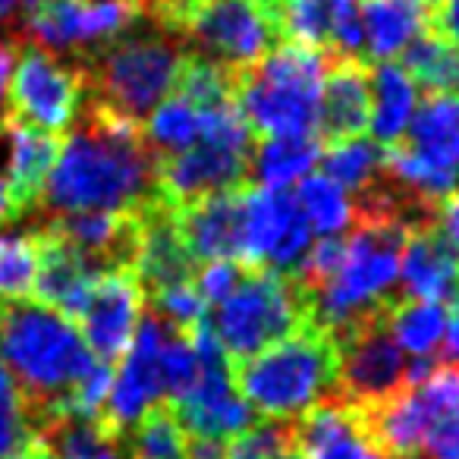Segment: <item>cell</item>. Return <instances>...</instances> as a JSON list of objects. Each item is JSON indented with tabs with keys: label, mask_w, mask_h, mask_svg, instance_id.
<instances>
[{
	"label": "cell",
	"mask_w": 459,
	"mask_h": 459,
	"mask_svg": "<svg viewBox=\"0 0 459 459\" xmlns=\"http://www.w3.org/2000/svg\"><path fill=\"white\" fill-rule=\"evenodd\" d=\"M76 120V129L60 142L39 208L48 211V217L73 211H126L152 198L154 154L142 123L95 98H82Z\"/></svg>",
	"instance_id": "obj_1"
},
{
	"label": "cell",
	"mask_w": 459,
	"mask_h": 459,
	"mask_svg": "<svg viewBox=\"0 0 459 459\" xmlns=\"http://www.w3.org/2000/svg\"><path fill=\"white\" fill-rule=\"evenodd\" d=\"M0 362L20 384L32 431L45 434L66 419V400L98 359L73 318L39 299H13L0 302Z\"/></svg>",
	"instance_id": "obj_2"
},
{
	"label": "cell",
	"mask_w": 459,
	"mask_h": 459,
	"mask_svg": "<svg viewBox=\"0 0 459 459\" xmlns=\"http://www.w3.org/2000/svg\"><path fill=\"white\" fill-rule=\"evenodd\" d=\"M337 371V340L321 325H308L243 362H230L233 387L264 419H299L333 394Z\"/></svg>",
	"instance_id": "obj_3"
},
{
	"label": "cell",
	"mask_w": 459,
	"mask_h": 459,
	"mask_svg": "<svg viewBox=\"0 0 459 459\" xmlns=\"http://www.w3.org/2000/svg\"><path fill=\"white\" fill-rule=\"evenodd\" d=\"M148 26V32L126 29L108 45L76 54L82 98H95L142 126L148 114L173 91L179 60L189 51L183 39L164 32L154 22Z\"/></svg>",
	"instance_id": "obj_4"
},
{
	"label": "cell",
	"mask_w": 459,
	"mask_h": 459,
	"mask_svg": "<svg viewBox=\"0 0 459 459\" xmlns=\"http://www.w3.org/2000/svg\"><path fill=\"white\" fill-rule=\"evenodd\" d=\"M327 54L277 41L258 64L237 73V104L258 139L318 135Z\"/></svg>",
	"instance_id": "obj_5"
},
{
	"label": "cell",
	"mask_w": 459,
	"mask_h": 459,
	"mask_svg": "<svg viewBox=\"0 0 459 459\" xmlns=\"http://www.w3.org/2000/svg\"><path fill=\"white\" fill-rule=\"evenodd\" d=\"M211 321L230 362H243L293 333L306 331L315 321L312 290L296 274L271 268H249L237 290L214 306Z\"/></svg>",
	"instance_id": "obj_6"
},
{
	"label": "cell",
	"mask_w": 459,
	"mask_h": 459,
	"mask_svg": "<svg viewBox=\"0 0 459 459\" xmlns=\"http://www.w3.org/2000/svg\"><path fill=\"white\" fill-rule=\"evenodd\" d=\"M179 39L202 57L239 73L283 41L277 0H186Z\"/></svg>",
	"instance_id": "obj_7"
},
{
	"label": "cell",
	"mask_w": 459,
	"mask_h": 459,
	"mask_svg": "<svg viewBox=\"0 0 459 459\" xmlns=\"http://www.w3.org/2000/svg\"><path fill=\"white\" fill-rule=\"evenodd\" d=\"M82 104V73L76 64H60V57L35 41H20L16 64L10 73L7 114L48 129L54 135L70 133Z\"/></svg>",
	"instance_id": "obj_8"
},
{
	"label": "cell",
	"mask_w": 459,
	"mask_h": 459,
	"mask_svg": "<svg viewBox=\"0 0 459 459\" xmlns=\"http://www.w3.org/2000/svg\"><path fill=\"white\" fill-rule=\"evenodd\" d=\"M394 299V296H390ZM387 299V302H390ZM384 302L375 315L362 318L359 325L337 331L340 350V371H337V387H333V400L350 403V406H377V403L390 400L406 387V356L394 343L384 325Z\"/></svg>",
	"instance_id": "obj_9"
},
{
	"label": "cell",
	"mask_w": 459,
	"mask_h": 459,
	"mask_svg": "<svg viewBox=\"0 0 459 459\" xmlns=\"http://www.w3.org/2000/svg\"><path fill=\"white\" fill-rule=\"evenodd\" d=\"M167 321L154 315L145 302V312L135 327L129 352L120 359V371H114L108 403L95 419V428L108 440H123L126 428L145 412L152 403L160 400V343H164Z\"/></svg>",
	"instance_id": "obj_10"
},
{
	"label": "cell",
	"mask_w": 459,
	"mask_h": 459,
	"mask_svg": "<svg viewBox=\"0 0 459 459\" xmlns=\"http://www.w3.org/2000/svg\"><path fill=\"white\" fill-rule=\"evenodd\" d=\"M145 312V290L133 268H114L98 274L76 327L98 362L120 365Z\"/></svg>",
	"instance_id": "obj_11"
},
{
	"label": "cell",
	"mask_w": 459,
	"mask_h": 459,
	"mask_svg": "<svg viewBox=\"0 0 459 459\" xmlns=\"http://www.w3.org/2000/svg\"><path fill=\"white\" fill-rule=\"evenodd\" d=\"M277 20L283 41L337 57L368 60L359 0H277Z\"/></svg>",
	"instance_id": "obj_12"
},
{
	"label": "cell",
	"mask_w": 459,
	"mask_h": 459,
	"mask_svg": "<svg viewBox=\"0 0 459 459\" xmlns=\"http://www.w3.org/2000/svg\"><path fill=\"white\" fill-rule=\"evenodd\" d=\"M246 186L211 192L198 202L177 208V227L186 252L195 264L217 262V258H237L243 262V208Z\"/></svg>",
	"instance_id": "obj_13"
},
{
	"label": "cell",
	"mask_w": 459,
	"mask_h": 459,
	"mask_svg": "<svg viewBox=\"0 0 459 459\" xmlns=\"http://www.w3.org/2000/svg\"><path fill=\"white\" fill-rule=\"evenodd\" d=\"M371 64L362 57L327 54V73L321 85V145L359 139L371 129Z\"/></svg>",
	"instance_id": "obj_14"
},
{
	"label": "cell",
	"mask_w": 459,
	"mask_h": 459,
	"mask_svg": "<svg viewBox=\"0 0 459 459\" xmlns=\"http://www.w3.org/2000/svg\"><path fill=\"white\" fill-rule=\"evenodd\" d=\"M293 428L306 459H387L365 428L362 412L333 396L306 409L293 419Z\"/></svg>",
	"instance_id": "obj_15"
},
{
	"label": "cell",
	"mask_w": 459,
	"mask_h": 459,
	"mask_svg": "<svg viewBox=\"0 0 459 459\" xmlns=\"http://www.w3.org/2000/svg\"><path fill=\"white\" fill-rule=\"evenodd\" d=\"M0 129H4V142L10 148L7 164H4L10 198H13L16 217H26L39 208L41 192H45V183L51 177V167L57 160L60 139L64 135L39 129L13 114L4 117Z\"/></svg>",
	"instance_id": "obj_16"
},
{
	"label": "cell",
	"mask_w": 459,
	"mask_h": 459,
	"mask_svg": "<svg viewBox=\"0 0 459 459\" xmlns=\"http://www.w3.org/2000/svg\"><path fill=\"white\" fill-rule=\"evenodd\" d=\"M35 239H39V274H35L32 290L35 299L76 321L89 302L98 274H104V271H98L82 252L48 233L45 227L35 230Z\"/></svg>",
	"instance_id": "obj_17"
},
{
	"label": "cell",
	"mask_w": 459,
	"mask_h": 459,
	"mask_svg": "<svg viewBox=\"0 0 459 459\" xmlns=\"http://www.w3.org/2000/svg\"><path fill=\"white\" fill-rule=\"evenodd\" d=\"M400 296L453 306L459 290V255L437 223L412 230L400 262Z\"/></svg>",
	"instance_id": "obj_18"
},
{
	"label": "cell",
	"mask_w": 459,
	"mask_h": 459,
	"mask_svg": "<svg viewBox=\"0 0 459 459\" xmlns=\"http://www.w3.org/2000/svg\"><path fill=\"white\" fill-rule=\"evenodd\" d=\"M412 390L425 415V437L412 459H459V365L437 362Z\"/></svg>",
	"instance_id": "obj_19"
},
{
	"label": "cell",
	"mask_w": 459,
	"mask_h": 459,
	"mask_svg": "<svg viewBox=\"0 0 459 459\" xmlns=\"http://www.w3.org/2000/svg\"><path fill=\"white\" fill-rule=\"evenodd\" d=\"M403 142L428 164L459 173V91H434L421 98Z\"/></svg>",
	"instance_id": "obj_20"
},
{
	"label": "cell",
	"mask_w": 459,
	"mask_h": 459,
	"mask_svg": "<svg viewBox=\"0 0 459 459\" xmlns=\"http://www.w3.org/2000/svg\"><path fill=\"white\" fill-rule=\"evenodd\" d=\"M365 57L396 60L403 48L428 29V0H359Z\"/></svg>",
	"instance_id": "obj_21"
},
{
	"label": "cell",
	"mask_w": 459,
	"mask_h": 459,
	"mask_svg": "<svg viewBox=\"0 0 459 459\" xmlns=\"http://www.w3.org/2000/svg\"><path fill=\"white\" fill-rule=\"evenodd\" d=\"M371 129L377 145H390V142L403 139L409 120L415 114V82L406 76L396 60H381L371 66Z\"/></svg>",
	"instance_id": "obj_22"
},
{
	"label": "cell",
	"mask_w": 459,
	"mask_h": 459,
	"mask_svg": "<svg viewBox=\"0 0 459 459\" xmlns=\"http://www.w3.org/2000/svg\"><path fill=\"white\" fill-rule=\"evenodd\" d=\"M384 325H387V333L403 352L431 356L440 346V340H444L446 306L396 293L384 308Z\"/></svg>",
	"instance_id": "obj_23"
},
{
	"label": "cell",
	"mask_w": 459,
	"mask_h": 459,
	"mask_svg": "<svg viewBox=\"0 0 459 459\" xmlns=\"http://www.w3.org/2000/svg\"><path fill=\"white\" fill-rule=\"evenodd\" d=\"M321 158L318 135H293V139H264L252 160V183L268 189H287L296 179L308 177Z\"/></svg>",
	"instance_id": "obj_24"
},
{
	"label": "cell",
	"mask_w": 459,
	"mask_h": 459,
	"mask_svg": "<svg viewBox=\"0 0 459 459\" xmlns=\"http://www.w3.org/2000/svg\"><path fill=\"white\" fill-rule=\"evenodd\" d=\"M129 459H189V434L167 400H158L126 428Z\"/></svg>",
	"instance_id": "obj_25"
},
{
	"label": "cell",
	"mask_w": 459,
	"mask_h": 459,
	"mask_svg": "<svg viewBox=\"0 0 459 459\" xmlns=\"http://www.w3.org/2000/svg\"><path fill=\"white\" fill-rule=\"evenodd\" d=\"M396 64L406 70V76L415 82V89H421V95L459 89V48L431 35L428 29L403 48Z\"/></svg>",
	"instance_id": "obj_26"
},
{
	"label": "cell",
	"mask_w": 459,
	"mask_h": 459,
	"mask_svg": "<svg viewBox=\"0 0 459 459\" xmlns=\"http://www.w3.org/2000/svg\"><path fill=\"white\" fill-rule=\"evenodd\" d=\"M381 158L384 145L371 142L368 135L359 139L333 142V145H321V173L327 179L340 186L343 192H362L365 186L375 183V177L381 173Z\"/></svg>",
	"instance_id": "obj_27"
},
{
	"label": "cell",
	"mask_w": 459,
	"mask_h": 459,
	"mask_svg": "<svg viewBox=\"0 0 459 459\" xmlns=\"http://www.w3.org/2000/svg\"><path fill=\"white\" fill-rule=\"evenodd\" d=\"M142 133H145V142L154 158H170V154H179L189 145H195L198 133H202V110L192 108L179 95H167L148 114Z\"/></svg>",
	"instance_id": "obj_28"
},
{
	"label": "cell",
	"mask_w": 459,
	"mask_h": 459,
	"mask_svg": "<svg viewBox=\"0 0 459 459\" xmlns=\"http://www.w3.org/2000/svg\"><path fill=\"white\" fill-rule=\"evenodd\" d=\"M296 202L302 204L308 223H312V233H318V237H340L343 230L352 227V217H356L350 192H343L325 173L302 177L299 189H296Z\"/></svg>",
	"instance_id": "obj_29"
},
{
	"label": "cell",
	"mask_w": 459,
	"mask_h": 459,
	"mask_svg": "<svg viewBox=\"0 0 459 459\" xmlns=\"http://www.w3.org/2000/svg\"><path fill=\"white\" fill-rule=\"evenodd\" d=\"M158 368H160V400L177 403L195 387L198 375H202V362H198L195 346L186 337V331L167 325Z\"/></svg>",
	"instance_id": "obj_30"
},
{
	"label": "cell",
	"mask_w": 459,
	"mask_h": 459,
	"mask_svg": "<svg viewBox=\"0 0 459 459\" xmlns=\"http://www.w3.org/2000/svg\"><path fill=\"white\" fill-rule=\"evenodd\" d=\"M39 274V239L35 233L0 237V302L29 299Z\"/></svg>",
	"instance_id": "obj_31"
},
{
	"label": "cell",
	"mask_w": 459,
	"mask_h": 459,
	"mask_svg": "<svg viewBox=\"0 0 459 459\" xmlns=\"http://www.w3.org/2000/svg\"><path fill=\"white\" fill-rule=\"evenodd\" d=\"M293 444V419H258L252 428L223 440V453L227 459H281Z\"/></svg>",
	"instance_id": "obj_32"
},
{
	"label": "cell",
	"mask_w": 459,
	"mask_h": 459,
	"mask_svg": "<svg viewBox=\"0 0 459 459\" xmlns=\"http://www.w3.org/2000/svg\"><path fill=\"white\" fill-rule=\"evenodd\" d=\"M246 271H249V264L237 262V258H217V262L198 264L195 281L192 283H195L204 306H221V302L237 290V283L246 277Z\"/></svg>",
	"instance_id": "obj_33"
},
{
	"label": "cell",
	"mask_w": 459,
	"mask_h": 459,
	"mask_svg": "<svg viewBox=\"0 0 459 459\" xmlns=\"http://www.w3.org/2000/svg\"><path fill=\"white\" fill-rule=\"evenodd\" d=\"M428 32L459 48V0H437L428 7Z\"/></svg>",
	"instance_id": "obj_34"
},
{
	"label": "cell",
	"mask_w": 459,
	"mask_h": 459,
	"mask_svg": "<svg viewBox=\"0 0 459 459\" xmlns=\"http://www.w3.org/2000/svg\"><path fill=\"white\" fill-rule=\"evenodd\" d=\"M437 227L459 255V186L437 202Z\"/></svg>",
	"instance_id": "obj_35"
},
{
	"label": "cell",
	"mask_w": 459,
	"mask_h": 459,
	"mask_svg": "<svg viewBox=\"0 0 459 459\" xmlns=\"http://www.w3.org/2000/svg\"><path fill=\"white\" fill-rule=\"evenodd\" d=\"M446 340H440L444 343V350H440V362H456L459 365V302H453V306H446V331H444Z\"/></svg>",
	"instance_id": "obj_36"
},
{
	"label": "cell",
	"mask_w": 459,
	"mask_h": 459,
	"mask_svg": "<svg viewBox=\"0 0 459 459\" xmlns=\"http://www.w3.org/2000/svg\"><path fill=\"white\" fill-rule=\"evenodd\" d=\"M16 48H20V41H0V120L7 117V89L16 64Z\"/></svg>",
	"instance_id": "obj_37"
},
{
	"label": "cell",
	"mask_w": 459,
	"mask_h": 459,
	"mask_svg": "<svg viewBox=\"0 0 459 459\" xmlns=\"http://www.w3.org/2000/svg\"><path fill=\"white\" fill-rule=\"evenodd\" d=\"M7 459H60V456L51 450V444H48L45 437H39V434H35V437L29 440L22 450H16L13 456H7Z\"/></svg>",
	"instance_id": "obj_38"
},
{
	"label": "cell",
	"mask_w": 459,
	"mask_h": 459,
	"mask_svg": "<svg viewBox=\"0 0 459 459\" xmlns=\"http://www.w3.org/2000/svg\"><path fill=\"white\" fill-rule=\"evenodd\" d=\"M13 7H16V0H0V22L13 13Z\"/></svg>",
	"instance_id": "obj_39"
},
{
	"label": "cell",
	"mask_w": 459,
	"mask_h": 459,
	"mask_svg": "<svg viewBox=\"0 0 459 459\" xmlns=\"http://www.w3.org/2000/svg\"><path fill=\"white\" fill-rule=\"evenodd\" d=\"M22 4H26V10L32 13V10H39L41 4H48V0H22Z\"/></svg>",
	"instance_id": "obj_40"
},
{
	"label": "cell",
	"mask_w": 459,
	"mask_h": 459,
	"mask_svg": "<svg viewBox=\"0 0 459 459\" xmlns=\"http://www.w3.org/2000/svg\"><path fill=\"white\" fill-rule=\"evenodd\" d=\"M431 4H437V0H428V7H431Z\"/></svg>",
	"instance_id": "obj_41"
},
{
	"label": "cell",
	"mask_w": 459,
	"mask_h": 459,
	"mask_svg": "<svg viewBox=\"0 0 459 459\" xmlns=\"http://www.w3.org/2000/svg\"><path fill=\"white\" fill-rule=\"evenodd\" d=\"M456 302H459V290H456Z\"/></svg>",
	"instance_id": "obj_42"
}]
</instances>
